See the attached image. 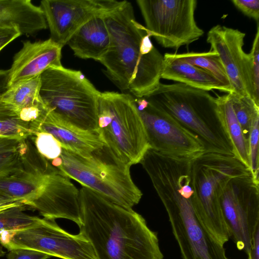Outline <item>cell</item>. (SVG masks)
<instances>
[{"label": "cell", "mask_w": 259, "mask_h": 259, "mask_svg": "<svg viewBox=\"0 0 259 259\" xmlns=\"http://www.w3.org/2000/svg\"><path fill=\"white\" fill-rule=\"evenodd\" d=\"M31 125L9 107L0 103V137L25 140L34 135Z\"/></svg>", "instance_id": "cell-24"}, {"label": "cell", "mask_w": 259, "mask_h": 259, "mask_svg": "<svg viewBox=\"0 0 259 259\" xmlns=\"http://www.w3.org/2000/svg\"><path fill=\"white\" fill-rule=\"evenodd\" d=\"M245 36L237 29L218 24L208 31L206 41L218 54L233 92L254 100L250 57L243 49Z\"/></svg>", "instance_id": "cell-14"}, {"label": "cell", "mask_w": 259, "mask_h": 259, "mask_svg": "<svg viewBox=\"0 0 259 259\" xmlns=\"http://www.w3.org/2000/svg\"><path fill=\"white\" fill-rule=\"evenodd\" d=\"M8 69V88L23 81L40 76L48 69L62 66V47L50 38L45 40L22 42Z\"/></svg>", "instance_id": "cell-15"}, {"label": "cell", "mask_w": 259, "mask_h": 259, "mask_svg": "<svg viewBox=\"0 0 259 259\" xmlns=\"http://www.w3.org/2000/svg\"><path fill=\"white\" fill-rule=\"evenodd\" d=\"M21 35L16 27L0 26V51Z\"/></svg>", "instance_id": "cell-32"}, {"label": "cell", "mask_w": 259, "mask_h": 259, "mask_svg": "<svg viewBox=\"0 0 259 259\" xmlns=\"http://www.w3.org/2000/svg\"><path fill=\"white\" fill-rule=\"evenodd\" d=\"M215 98L220 117L232 144L233 155L249 170L248 140L236 118L230 96L228 93Z\"/></svg>", "instance_id": "cell-20"}, {"label": "cell", "mask_w": 259, "mask_h": 259, "mask_svg": "<svg viewBox=\"0 0 259 259\" xmlns=\"http://www.w3.org/2000/svg\"><path fill=\"white\" fill-rule=\"evenodd\" d=\"M258 184L251 173L232 178L224 188L220 198L230 239L246 254L259 230Z\"/></svg>", "instance_id": "cell-11"}, {"label": "cell", "mask_w": 259, "mask_h": 259, "mask_svg": "<svg viewBox=\"0 0 259 259\" xmlns=\"http://www.w3.org/2000/svg\"><path fill=\"white\" fill-rule=\"evenodd\" d=\"M143 97L197 136L205 152L234 155L220 117L216 98L207 91L179 82H160Z\"/></svg>", "instance_id": "cell-3"}, {"label": "cell", "mask_w": 259, "mask_h": 259, "mask_svg": "<svg viewBox=\"0 0 259 259\" xmlns=\"http://www.w3.org/2000/svg\"><path fill=\"white\" fill-rule=\"evenodd\" d=\"M38 152L51 161L60 157L62 147L61 143L51 134L43 132L36 133L30 137Z\"/></svg>", "instance_id": "cell-27"}, {"label": "cell", "mask_w": 259, "mask_h": 259, "mask_svg": "<svg viewBox=\"0 0 259 259\" xmlns=\"http://www.w3.org/2000/svg\"><path fill=\"white\" fill-rule=\"evenodd\" d=\"M232 2L244 15L258 22L259 0H232Z\"/></svg>", "instance_id": "cell-30"}, {"label": "cell", "mask_w": 259, "mask_h": 259, "mask_svg": "<svg viewBox=\"0 0 259 259\" xmlns=\"http://www.w3.org/2000/svg\"><path fill=\"white\" fill-rule=\"evenodd\" d=\"M0 241H1V235H0Z\"/></svg>", "instance_id": "cell-38"}, {"label": "cell", "mask_w": 259, "mask_h": 259, "mask_svg": "<svg viewBox=\"0 0 259 259\" xmlns=\"http://www.w3.org/2000/svg\"><path fill=\"white\" fill-rule=\"evenodd\" d=\"M8 70L0 69V95L8 89Z\"/></svg>", "instance_id": "cell-34"}, {"label": "cell", "mask_w": 259, "mask_h": 259, "mask_svg": "<svg viewBox=\"0 0 259 259\" xmlns=\"http://www.w3.org/2000/svg\"><path fill=\"white\" fill-rule=\"evenodd\" d=\"M104 15L94 16L80 27L66 45L76 57L97 61L107 52L110 37Z\"/></svg>", "instance_id": "cell-17"}, {"label": "cell", "mask_w": 259, "mask_h": 259, "mask_svg": "<svg viewBox=\"0 0 259 259\" xmlns=\"http://www.w3.org/2000/svg\"><path fill=\"white\" fill-rule=\"evenodd\" d=\"M250 174L249 169L234 155L205 152L191 161L195 214L204 230L221 245L230 239L221 206L223 190L231 178Z\"/></svg>", "instance_id": "cell-5"}, {"label": "cell", "mask_w": 259, "mask_h": 259, "mask_svg": "<svg viewBox=\"0 0 259 259\" xmlns=\"http://www.w3.org/2000/svg\"><path fill=\"white\" fill-rule=\"evenodd\" d=\"M115 0H42L41 9L51 37L62 48L75 31L90 19L104 15L124 2Z\"/></svg>", "instance_id": "cell-13"}, {"label": "cell", "mask_w": 259, "mask_h": 259, "mask_svg": "<svg viewBox=\"0 0 259 259\" xmlns=\"http://www.w3.org/2000/svg\"><path fill=\"white\" fill-rule=\"evenodd\" d=\"M51 256L46 253L26 249H14L9 250L8 259H48Z\"/></svg>", "instance_id": "cell-31"}, {"label": "cell", "mask_w": 259, "mask_h": 259, "mask_svg": "<svg viewBox=\"0 0 259 259\" xmlns=\"http://www.w3.org/2000/svg\"><path fill=\"white\" fill-rule=\"evenodd\" d=\"M14 201H21L12 199L9 198L8 197H7L5 196H3V195L0 194V203H7V202H14Z\"/></svg>", "instance_id": "cell-36"}, {"label": "cell", "mask_w": 259, "mask_h": 259, "mask_svg": "<svg viewBox=\"0 0 259 259\" xmlns=\"http://www.w3.org/2000/svg\"><path fill=\"white\" fill-rule=\"evenodd\" d=\"M28 139L0 137V176L14 173L21 168Z\"/></svg>", "instance_id": "cell-22"}, {"label": "cell", "mask_w": 259, "mask_h": 259, "mask_svg": "<svg viewBox=\"0 0 259 259\" xmlns=\"http://www.w3.org/2000/svg\"><path fill=\"white\" fill-rule=\"evenodd\" d=\"M19 205H25L22 201H14L4 203H0V212L8 208ZM26 206V205H25Z\"/></svg>", "instance_id": "cell-35"}, {"label": "cell", "mask_w": 259, "mask_h": 259, "mask_svg": "<svg viewBox=\"0 0 259 259\" xmlns=\"http://www.w3.org/2000/svg\"><path fill=\"white\" fill-rule=\"evenodd\" d=\"M97 131L115 156L130 166L140 163L150 148L135 99L129 94L101 92Z\"/></svg>", "instance_id": "cell-8"}, {"label": "cell", "mask_w": 259, "mask_h": 259, "mask_svg": "<svg viewBox=\"0 0 259 259\" xmlns=\"http://www.w3.org/2000/svg\"><path fill=\"white\" fill-rule=\"evenodd\" d=\"M0 26L16 27L21 35H32L47 24L40 7L31 1L0 0Z\"/></svg>", "instance_id": "cell-19"}, {"label": "cell", "mask_w": 259, "mask_h": 259, "mask_svg": "<svg viewBox=\"0 0 259 259\" xmlns=\"http://www.w3.org/2000/svg\"><path fill=\"white\" fill-rule=\"evenodd\" d=\"M104 20L110 45L99 61L105 67L104 73L121 93L135 98L146 96L160 83L163 56L137 21L130 2L124 1Z\"/></svg>", "instance_id": "cell-2"}, {"label": "cell", "mask_w": 259, "mask_h": 259, "mask_svg": "<svg viewBox=\"0 0 259 259\" xmlns=\"http://www.w3.org/2000/svg\"><path fill=\"white\" fill-rule=\"evenodd\" d=\"M258 120L259 117L252 122L248 138L249 170L253 179L257 182H259Z\"/></svg>", "instance_id": "cell-28"}, {"label": "cell", "mask_w": 259, "mask_h": 259, "mask_svg": "<svg viewBox=\"0 0 259 259\" xmlns=\"http://www.w3.org/2000/svg\"><path fill=\"white\" fill-rule=\"evenodd\" d=\"M79 192V232L91 243L97 259L163 258L157 233L141 214L87 187Z\"/></svg>", "instance_id": "cell-1"}, {"label": "cell", "mask_w": 259, "mask_h": 259, "mask_svg": "<svg viewBox=\"0 0 259 259\" xmlns=\"http://www.w3.org/2000/svg\"><path fill=\"white\" fill-rule=\"evenodd\" d=\"M0 235V243L9 251L26 249L62 259H97L91 243L81 233L70 234L53 219L39 218L26 228Z\"/></svg>", "instance_id": "cell-10"}, {"label": "cell", "mask_w": 259, "mask_h": 259, "mask_svg": "<svg viewBox=\"0 0 259 259\" xmlns=\"http://www.w3.org/2000/svg\"><path fill=\"white\" fill-rule=\"evenodd\" d=\"M247 255L248 259H259V230L255 233Z\"/></svg>", "instance_id": "cell-33"}, {"label": "cell", "mask_w": 259, "mask_h": 259, "mask_svg": "<svg viewBox=\"0 0 259 259\" xmlns=\"http://www.w3.org/2000/svg\"><path fill=\"white\" fill-rule=\"evenodd\" d=\"M249 54L251 60L254 99L255 102L259 105V26L258 22L256 32Z\"/></svg>", "instance_id": "cell-29"}, {"label": "cell", "mask_w": 259, "mask_h": 259, "mask_svg": "<svg viewBox=\"0 0 259 259\" xmlns=\"http://www.w3.org/2000/svg\"><path fill=\"white\" fill-rule=\"evenodd\" d=\"M50 162L62 175L123 207L132 209L141 199L142 193L132 180L131 166L107 145L85 156L62 148L60 157Z\"/></svg>", "instance_id": "cell-4"}, {"label": "cell", "mask_w": 259, "mask_h": 259, "mask_svg": "<svg viewBox=\"0 0 259 259\" xmlns=\"http://www.w3.org/2000/svg\"><path fill=\"white\" fill-rule=\"evenodd\" d=\"M101 92L79 70L63 66L40 75V98L52 113L81 129H98Z\"/></svg>", "instance_id": "cell-7"}, {"label": "cell", "mask_w": 259, "mask_h": 259, "mask_svg": "<svg viewBox=\"0 0 259 259\" xmlns=\"http://www.w3.org/2000/svg\"><path fill=\"white\" fill-rule=\"evenodd\" d=\"M188 62L199 67L212 74L218 80L233 92L228 76L218 54L212 51L206 52H187L178 54Z\"/></svg>", "instance_id": "cell-23"}, {"label": "cell", "mask_w": 259, "mask_h": 259, "mask_svg": "<svg viewBox=\"0 0 259 259\" xmlns=\"http://www.w3.org/2000/svg\"><path fill=\"white\" fill-rule=\"evenodd\" d=\"M5 254V252L3 250L2 247H0V257L3 256Z\"/></svg>", "instance_id": "cell-37"}, {"label": "cell", "mask_w": 259, "mask_h": 259, "mask_svg": "<svg viewBox=\"0 0 259 259\" xmlns=\"http://www.w3.org/2000/svg\"><path fill=\"white\" fill-rule=\"evenodd\" d=\"M136 2L150 36L164 48L178 50L204 34L195 19L196 0H138Z\"/></svg>", "instance_id": "cell-9"}, {"label": "cell", "mask_w": 259, "mask_h": 259, "mask_svg": "<svg viewBox=\"0 0 259 259\" xmlns=\"http://www.w3.org/2000/svg\"><path fill=\"white\" fill-rule=\"evenodd\" d=\"M134 98L150 148L166 156L189 159L205 152V147L197 136L144 97Z\"/></svg>", "instance_id": "cell-12"}, {"label": "cell", "mask_w": 259, "mask_h": 259, "mask_svg": "<svg viewBox=\"0 0 259 259\" xmlns=\"http://www.w3.org/2000/svg\"><path fill=\"white\" fill-rule=\"evenodd\" d=\"M40 75L19 82L0 95V103L18 115L21 110L43 103L39 92Z\"/></svg>", "instance_id": "cell-21"}, {"label": "cell", "mask_w": 259, "mask_h": 259, "mask_svg": "<svg viewBox=\"0 0 259 259\" xmlns=\"http://www.w3.org/2000/svg\"><path fill=\"white\" fill-rule=\"evenodd\" d=\"M31 126L36 133H49L61 143L63 148L83 156L106 146L97 131L78 128L59 118L48 109L37 121L31 124Z\"/></svg>", "instance_id": "cell-16"}, {"label": "cell", "mask_w": 259, "mask_h": 259, "mask_svg": "<svg viewBox=\"0 0 259 259\" xmlns=\"http://www.w3.org/2000/svg\"><path fill=\"white\" fill-rule=\"evenodd\" d=\"M228 94L236 118L245 137L248 140L252 122L259 117V105L249 96L241 95L234 92Z\"/></svg>", "instance_id": "cell-25"}, {"label": "cell", "mask_w": 259, "mask_h": 259, "mask_svg": "<svg viewBox=\"0 0 259 259\" xmlns=\"http://www.w3.org/2000/svg\"><path fill=\"white\" fill-rule=\"evenodd\" d=\"M154 189L167 212L183 259H230L224 245L211 238L195 214L189 176L167 175L156 183Z\"/></svg>", "instance_id": "cell-6"}, {"label": "cell", "mask_w": 259, "mask_h": 259, "mask_svg": "<svg viewBox=\"0 0 259 259\" xmlns=\"http://www.w3.org/2000/svg\"><path fill=\"white\" fill-rule=\"evenodd\" d=\"M25 205L14 206L0 212V233L26 228L39 218L24 212Z\"/></svg>", "instance_id": "cell-26"}, {"label": "cell", "mask_w": 259, "mask_h": 259, "mask_svg": "<svg viewBox=\"0 0 259 259\" xmlns=\"http://www.w3.org/2000/svg\"><path fill=\"white\" fill-rule=\"evenodd\" d=\"M161 78L174 80L207 92L217 90L230 93V90L210 73L188 62L178 54L164 55Z\"/></svg>", "instance_id": "cell-18"}]
</instances>
